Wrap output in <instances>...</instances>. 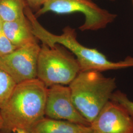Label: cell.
I'll use <instances>...</instances> for the list:
<instances>
[{
  "instance_id": "cell-1",
  "label": "cell",
  "mask_w": 133,
  "mask_h": 133,
  "mask_svg": "<svg viewBox=\"0 0 133 133\" xmlns=\"http://www.w3.org/2000/svg\"><path fill=\"white\" fill-rule=\"evenodd\" d=\"M48 88L38 78L17 84L9 100L0 109L3 126L0 132L30 133L45 116Z\"/></svg>"
},
{
  "instance_id": "cell-2",
  "label": "cell",
  "mask_w": 133,
  "mask_h": 133,
  "mask_svg": "<svg viewBox=\"0 0 133 133\" xmlns=\"http://www.w3.org/2000/svg\"><path fill=\"white\" fill-rule=\"evenodd\" d=\"M26 16L30 21L35 37L43 44L49 47L61 44L70 50L76 58L81 67V71H107L133 67V57L128 56L118 62L109 60L104 54L96 49L87 48L81 44L77 39L75 29L67 26L60 35L48 31L39 23L33 11L26 6Z\"/></svg>"
},
{
  "instance_id": "cell-3",
  "label": "cell",
  "mask_w": 133,
  "mask_h": 133,
  "mask_svg": "<svg viewBox=\"0 0 133 133\" xmlns=\"http://www.w3.org/2000/svg\"><path fill=\"white\" fill-rule=\"evenodd\" d=\"M68 86L74 105L91 124L110 101L116 82L100 71H81Z\"/></svg>"
},
{
  "instance_id": "cell-4",
  "label": "cell",
  "mask_w": 133,
  "mask_h": 133,
  "mask_svg": "<svg viewBox=\"0 0 133 133\" xmlns=\"http://www.w3.org/2000/svg\"><path fill=\"white\" fill-rule=\"evenodd\" d=\"M81 71L75 55L56 44L49 47L42 44L38 55L37 78L48 88L54 85H69Z\"/></svg>"
},
{
  "instance_id": "cell-5",
  "label": "cell",
  "mask_w": 133,
  "mask_h": 133,
  "mask_svg": "<svg viewBox=\"0 0 133 133\" xmlns=\"http://www.w3.org/2000/svg\"><path fill=\"white\" fill-rule=\"evenodd\" d=\"M49 12L58 14L75 12L83 14L85 21L79 27L82 32L105 28L117 17L116 14L100 8L90 0H49L34 14L38 18Z\"/></svg>"
},
{
  "instance_id": "cell-6",
  "label": "cell",
  "mask_w": 133,
  "mask_h": 133,
  "mask_svg": "<svg viewBox=\"0 0 133 133\" xmlns=\"http://www.w3.org/2000/svg\"><path fill=\"white\" fill-rule=\"evenodd\" d=\"M41 46L38 42L17 48L0 57V68L11 76L17 84L37 78V65Z\"/></svg>"
},
{
  "instance_id": "cell-7",
  "label": "cell",
  "mask_w": 133,
  "mask_h": 133,
  "mask_svg": "<svg viewBox=\"0 0 133 133\" xmlns=\"http://www.w3.org/2000/svg\"><path fill=\"white\" fill-rule=\"evenodd\" d=\"M45 116L83 126L91 125L74 105L69 86L54 85L48 88Z\"/></svg>"
},
{
  "instance_id": "cell-8",
  "label": "cell",
  "mask_w": 133,
  "mask_h": 133,
  "mask_svg": "<svg viewBox=\"0 0 133 133\" xmlns=\"http://www.w3.org/2000/svg\"><path fill=\"white\" fill-rule=\"evenodd\" d=\"M90 127L92 133H133V118L123 107L110 100Z\"/></svg>"
},
{
  "instance_id": "cell-9",
  "label": "cell",
  "mask_w": 133,
  "mask_h": 133,
  "mask_svg": "<svg viewBox=\"0 0 133 133\" xmlns=\"http://www.w3.org/2000/svg\"><path fill=\"white\" fill-rule=\"evenodd\" d=\"M2 31L17 48L39 41L34 35L31 23L26 15L14 21L4 22Z\"/></svg>"
},
{
  "instance_id": "cell-10",
  "label": "cell",
  "mask_w": 133,
  "mask_h": 133,
  "mask_svg": "<svg viewBox=\"0 0 133 133\" xmlns=\"http://www.w3.org/2000/svg\"><path fill=\"white\" fill-rule=\"evenodd\" d=\"M30 133H92V129L90 126H83L65 120L44 117Z\"/></svg>"
},
{
  "instance_id": "cell-11",
  "label": "cell",
  "mask_w": 133,
  "mask_h": 133,
  "mask_svg": "<svg viewBox=\"0 0 133 133\" xmlns=\"http://www.w3.org/2000/svg\"><path fill=\"white\" fill-rule=\"evenodd\" d=\"M26 5L25 0H0V18L4 22L21 18Z\"/></svg>"
},
{
  "instance_id": "cell-12",
  "label": "cell",
  "mask_w": 133,
  "mask_h": 133,
  "mask_svg": "<svg viewBox=\"0 0 133 133\" xmlns=\"http://www.w3.org/2000/svg\"><path fill=\"white\" fill-rule=\"evenodd\" d=\"M16 85L14 78L0 68V109L9 100Z\"/></svg>"
},
{
  "instance_id": "cell-13",
  "label": "cell",
  "mask_w": 133,
  "mask_h": 133,
  "mask_svg": "<svg viewBox=\"0 0 133 133\" xmlns=\"http://www.w3.org/2000/svg\"><path fill=\"white\" fill-rule=\"evenodd\" d=\"M110 100L123 107L133 118V101L130 100L125 93L121 91H115Z\"/></svg>"
},
{
  "instance_id": "cell-14",
  "label": "cell",
  "mask_w": 133,
  "mask_h": 133,
  "mask_svg": "<svg viewBox=\"0 0 133 133\" xmlns=\"http://www.w3.org/2000/svg\"><path fill=\"white\" fill-rule=\"evenodd\" d=\"M17 48L2 31L0 32V57L9 54Z\"/></svg>"
},
{
  "instance_id": "cell-15",
  "label": "cell",
  "mask_w": 133,
  "mask_h": 133,
  "mask_svg": "<svg viewBox=\"0 0 133 133\" xmlns=\"http://www.w3.org/2000/svg\"><path fill=\"white\" fill-rule=\"evenodd\" d=\"M49 0H25L26 4L33 11L36 12L40 10Z\"/></svg>"
},
{
  "instance_id": "cell-16",
  "label": "cell",
  "mask_w": 133,
  "mask_h": 133,
  "mask_svg": "<svg viewBox=\"0 0 133 133\" xmlns=\"http://www.w3.org/2000/svg\"><path fill=\"white\" fill-rule=\"evenodd\" d=\"M2 126H3V121H2V116H1V113H0V130H1V129L2 128Z\"/></svg>"
},
{
  "instance_id": "cell-17",
  "label": "cell",
  "mask_w": 133,
  "mask_h": 133,
  "mask_svg": "<svg viewBox=\"0 0 133 133\" xmlns=\"http://www.w3.org/2000/svg\"><path fill=\"white\" fill-rule=\"evenodd\" d=\"M15 133H29V132H26V131H23V130H18V131H17Z\"/></svg>"
},
{
  "instance_id": "cell-18",
  "label": "cell",
  "mask_w": 133,
  "mask_h": 133,
  "mask_svg": "<svg viewBox=\"0 0 133 133\" xmlns=\"http://www.w3.org/2000/svg\"><path fill=\"white\" fill-rule=\"evenodd\" d=\"M3 21L2 20V19L0 18V32L2 31V25H3Z\"/></svg>"
},
{
  "instance_id": "cell-19",
  "label": "cell",
  "mask_w": 133,
  "mask_h": 133,
  "mask_svg": "<svg viewBox=\"0 0 133 133\" xmlns=\"http://www.w3.org/2000/svg\"><path fill=\"white\" fill-rule=\"evenodd\" d=\"M110 1H111V2H114L115 1V0H109Z\"/></svg>"
},
{
  "instance_id": "cell-20",
  "label": "cell",
  "mask_w": 133,
  "mask_h": 133,
  "mask_svg": "<svg viewBox=\"0 0 133 133\" xmlns=\"http://www.w3.org/2000/svg\"><path fill=\"white\" fill-rule=\"evenodd\" d=\"M131 2H132V5H133V0H131Z\"/></svg>"
}]
</instances>
